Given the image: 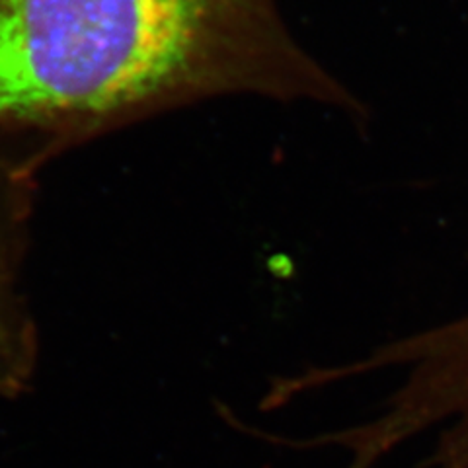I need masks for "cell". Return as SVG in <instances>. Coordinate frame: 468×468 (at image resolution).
<instances>
[{
	"label": "cell",
	"instance_id": "obj_1",
	"mask_svg": "<svg viewBox=\"0 0 468 468\" xmlns=\"http://www.w3.org/2000/svg\"><path fill=\"white\" fill-rule=\"evenodd\" d=\"M223 96L367 106L292 37L277 0H0V137L55 156Z\"/></svg>",
	"mask_w": 468,
	"mask_h": 468
},
{
	"label": "cell",
	"instance_id": "obj_2",
	"mask_svg": "<svg viewBox=\"0 0 468 468\" xmlns=\"http://www.w3.org/2000/svg\"><path fill=\"white\" fill-rule=\"evenodd\" d=\"M51 153L27 139L0 137V399L18 400L36 385L41 361L37 318L27 291L39 170Z\"/></svg>",
	"mask_w": 468,
	"mask_h": 468
}]
</instances>
